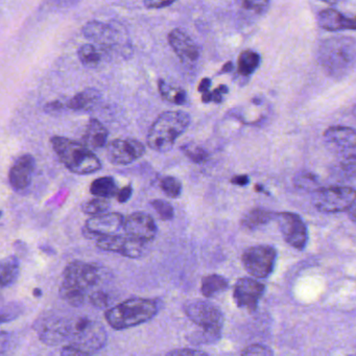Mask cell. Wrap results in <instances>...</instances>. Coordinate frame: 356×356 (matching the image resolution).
I'll list each match as a JSON object with an SVG mask.
<instances>
[{
	"label": "cell",
	"mask_w": 356,
	"mask_h": 356,
	"mask_svg": "<svg viewBox=\"0 0 356 356\" xmlns=\"http://www.w3.org/2000/svg\"><path fill=\"white\" fill-rule=\"evenodd\" d=\"M157 312L158 305L154 300L131 298L109 308L105 318L112 328L122 330L152 320Z\"/></svg>",
	"instance_id": "obj_6"
},
{
	"label": "cell",
	"mask_w": 356,
	"mask_h": 356,
	"mask_svg": "<svg viewBox=\"0 0 356 356\" xmlns=\"http://www.w3.org/2000/svg\"><path fill=\"white\" fill-rule=\"evenodd\" d=\"M233 70V63L232 62H227L224 66H222V70H220V74H228L231 70Z\"/></svg>",
	"instance_id": "obj_48"
},
{
	"label": "cell",
	"mask_w": 356,
	"mask_h": 356,
	"mask_svg": "<svg viewBox=\"0 0 356 356\" xmlns=\"http://www.w3.org/2000/svg\"><path fill=\"white\" fill-rule=\"evenodd\" d=\"M210 86H211V80H210V79L205 78L201 81V83H200L197 90L201 93L207 92V91H209Z\"/></svg>",
	"instance_id": "obj_46"
},
{
	"label": "cell",
	"mask_w": 356,
	"mask_h": 356,
	"mask_svg": "<svg viewBox=\"0 0 356 356\" xmlns=\"http://www.w3.org/2000/svg\"><path fill=\"white\" fill-rule=\"evenodd\" d=\"M312 203L324 213L349 211L355 205V191L349 186L321 187L314 191Z\"/></svg>",
	"instance_id": "obj_8"
},
{
	"label": "cell",
	"mask_w": 356,
	"mask_h": 356,
	"mask_svg": "<svg viewBox=\"0 0 356 356\" xmlns=\"http://www.w3.org/2000/svg\"><path fill=\"white\" fill-rule=\"evenodd\" d=\"M105 327L89 316H66V345L89 354L95 353L107 343Z\"/></svg>",
	"instance_id": "obj_3"
},
{
	"label": "cell",
	"mask_w": 356,
	"mask_h": 356,
	"mask_svg": "<svg viewBox=\"0 0 356 356\" xmlns=\"http://www.w3.org/2000/svg\"><path fill=\"white\" fill-rule=\"evenodd\" d=\"M275 216H276V213L270 210L255 208L243 216L241 225L248 230H255L264 225H268L270 220H274Z\"/></svg>",
	"instance_id": "obj_25"
},
{
	"label": "cell",
	"mask_w": 356,
	"mask_h": 356,
	"mask_svg": "<svg viewBox=\"0 0 356 356\" xmlns=\"http://www.w3.org/2000/svg\"><path fill=\"white\" fill-rule=\"evenodd\" d=\"M160 95L164 101L170 102L174 105H183L186 102L187 95L185 90L168 84L164 80L158 81Z\"/></svg>",
	"instance_id": "obj_29"
},
{
	"label": "cell",
	"mask_w": 356,
	"mask_h": 356,
	"mask_svg": "<svg viewBox=\"0 0 356 356\" xmlns=\"http://www.w3.org/2000/svg\"><path fill=\"white\" fill-rule=\"evenodd\" d=\"M19 312V306L18 305H9L7 307L3 308V309L0 310V324L10 322V321L17 318Z\"/></svg>",
	"instance_id": "obj_38"
},
{
	"label": "cell",
	"mask_w": 356,
	"mask_h": 356,
	"mask_svg": "<svg viewBox=\"0 0 356 356\" xmlns=\"http://www.w3.org/2000/svg\"><path fill=\"white\" fill-rule=\"evenodd\" d=\"M160 188L162 189L166 197L170 199H177L182 193V183L172 176L164 177L160 181Z\"/></svg>",
	"instance_id": "obj_32"
},
{
	"label": "cell",
	"mask_w": 356,
	"mask_h": 356,
	"mask_svg": "<svg viewBox=\"0 0 356 356\" xmlns=\"http://www.w3.org/2000/svg\"><path fill=\"white\" fill-rule=\"evenodd\" d=\"M318 185V180L314 174H310L308 172H302V174L297 175L296 178V186L301 189H314V186Z\"/></svg>",
	"instance_id": "obj_36"
},
{
	"label": "cell",
	"mask_w": 356,
	"mask_h": 356,
	"mask_svg": "<svg viewBox=\"0 0 356 356\" xmlns=\"http://www.w3.org/2000/svg\"><path fill=\"white\" fill-rule=\"evenodd\" d=\"M241 356H273V352L266 346L255 343L245 348Z\"/></svg>",
	"instance_id": "obj_37"
},
{
	"label": "cell",
	"mask_w": 356,
	"mask_h": 356,
	"mask_svg": "<svg viewBox=\"0 0 356 356\" xmlns=\"http://www.w3.org/2000/svg\"><path fill=\"white\" fill-rule=\"evenodd\" d=\"M122 228L127 236L143 243L153 241L157 234L155 220L151 216L143 212H135L129 216L124 220Z\"/></svg>",
	"instance_id": "obj_14"
},
{
	"label": "cell",
	"mask_w": 356,
	"mask_h": 356,
	"mask_svg": "<svg viewBox=\"0 0 356 356\" xmlns=\"http://www.w3.org/2000/svg\"><path fill=\"white\" fill-rule=\"evenodd\" d=\"M318 26L327 32L355 30V20L346 17L337 10L328 8L318 13Z\"/></svg>",
	"instance_id": "obj_21"
},
{
	"label": "cell",
	"mask_w": 356,
	"mask_h": 356,
	"mask_svg": "<svg viewBox=\"0 0 356 356\" xmlns=\"http://www.w3.org/2000/svg\"><path fill=\"white\" fill-rule=\"evenodd\" d=\"M324 140L332 153L345 160V166L354 170L355 168L356 135L355 130L350 127L334 126L327 129Z\"/></svg>",
	"instance_id": "obj_9"
},
{
	"label": "cell",
	"mask_w": 356,
	"mask_h": 356,
	"mask_svg": "<svg viewBox=\"0 0 356 356\" xmlns=\"http://www.w3.org/2000/svg\"><path fill=\"white\" fill-rule=\"evenodd\" d=\"M124 216L118 212H106L99 216H92L86 222L87 232L97 237L118 235V231L124 227Z\"/></svg>",
	"instance_id": "obj_17"
},
{
	"label": "cell",
	"mask_w": 356,
	"mask_h": 356,
	"mask_svg": "<svg viewBox=\"0 0 356 356\" xmlns=\"http://www.w3.org/2000/svg\"><path fill=\"white\" fill-rule=\"evenodd\" d=\"M39 339L45 345H66V316L45 314L35 324Z\"/></svg>",
	"instance_id": "obj_13"
},
{
	"label": "cell",
	"mask_w": 356,
	"mask_h": 356,
	"mask_svg": "<svg viewBox=\"0 0 356 356\" xmlns=\"http://www.w3.org/2000/svg\"><path fill=\"white\" fill-rule=\"evenodd\" d=\"M152 207L159 214L160 218L164 220H170L174 218L175 210L168 202L162 200H153L151 202Z\"/></svg>",
	"instance_id": "obj_35"
},
{
	"label": "cell",
	"mask_w": 356,
	"mask_h": 356,
	"mask_svg": "<svg viewBox=\"0 0 356 356\" xmlns=\"http://www.w3.org/2000/svg\"><path fill=\"white\" fill-rule=\"evenodd\" d=\"M36 161L30 154L18 158L9 172L10 184L15 191H24L30 186L35 172Z\"/></svg>",
	"instance_id": "obj_19"
},
{
	"label": "cell",
	"mask_w": 356,
	"mask_h": 356,
	"mask_svg": "<svg viewBox=\"0 0 356 356\" xmlns=\"http://www.w3.org/2000/svg\"><path fill=\"white\" fill-rule=\"evenodd\" d=\"M108 137L109 132L106 127L99 120L91 118L87 124L82 143L90 151L99 149L107 145Z\"/></svg>",
	"instance_id": "obj_22"
},
{
	"label": "cell",
	"mask_w": 356,
	"mask_h": 356,
	"mask_svg": "<svg viewBox=\"0 0 356 356\" xmlns=\"http://www.w3.org/2000/svg\"><path fill=\"white\" fill-rule=\"evenodd\" d=\"M145 154V145L136 139H114L107 145L108 160L114 165H129Z\"/></svg>",
	"instance_id": "obj_12"
},
{
	"label": "cell",
	"mask_w": 356,
	"mask_h": 356,
	"mask_svg": "<svg viewBox=\"0 0 356 356\" xmlns=\"http://www.w3.org/2000/svg\"><path fill=\"white\" fill-rule=\"evenodd\" d=\"M16 348L13 333L0 331V356H11Z\"/></svg>",
	"instance_id": "obj_34"
},
{
	"label": "cell",
	"mask_w": 356,
	"mask_h": 356,
	"mask_svg": "<svg viewBox=\"0 0 356 356\" xmlns=\"http://www.w3.org/2000/svg\"><path fill=\"white\" fill-rule=\"evenodd\" d=\"M83 34L88 40L93 41L106 49L113 47L118 40V32L109 24L104 22H88L83 29Z\"/></svg>",
	"instance_id": "obj_20"
},
{
	"label": "cell",
	"mask_w": 356,
	"mask_h": 356,
	"mask_svg": "<svg viewBox=\"0 0 356 356\" xmlns=\"http://www.w3.org/2000/svg\"><path fill=\"white\" fill-rule=\"evenodd\" d=\"M260 62H261V58H260L259 54L251 51V49L243 51L239 55L238 62H237L238 74L243 76H252L259 67Z\"/></svg>",
	"instance_id": "obj_27"
},
{
	"label": "cell",
	"mask_w": 356,
	"mask_h": 356,
	"mask_svg": "<svg viewBox=\"0 0 356 356\" xmlns=\"http://www.w3.org/2000/svg\"><path fill=\"white\" fill-rule=\"evenodd\" d=\"M355 40L351 37L328 39L321 44L318 60L330 76H347L355 64Z\"/></svg>",
	"instance_id": "obj_5"
},
{
	"label": "cell",
	"mask_w": 356,
	"mask_h": 356,
	"mask_svg": "<svg viewBox=\"0 0 356 356\" xmlns=\"http://www.w3.org/2000/svg\"><path fill=\"white\" fill-rule=\"evenodd\" d=\"M228 286L229 283L226 278L220 275L213 274L204 277L201 291L203 296L209 298L226 291Z\"/></svg>",
	"instance_id": "obj_28"
},
{
	"label": "cell",
	"mask_w": 356,
	"mask_h": 356,
	"mask_svg": "<svg viewBox=\"0 0 356 356\" xmlns=\"http://www.w3.org/2000/svg\"><path fill=\"white\" fill-rule=\"evenodd\" d=\"M168 39L172 51L183 63L193 64L199 60V47L184 31L179 30V29L172 30L168 34Z\"/></svg>",
	"instance_id": "obj_18"
},
{
	"label": "cell",
	"mask_w": 356,
	"mask_h": 356,
	"mask_svg": "<svg viewBox=\"0 0 356 356\" xmlns=\"http://www.w3.org/2000/svg\"><path fill=\"white\" fill-rule=\"evenodd\" d=\"M187 318L202 329L204 341H214L222 334L224 316L213 304L203 300H193L184 305Z\"/></svg>",
	"instance_id": "obj_7"
},
{
	"label": "cell",
	"mask_w": 356,
	"mask_h": 356,
	"mask_svg": "<svg viewBox=\"0 0 356 356\" xmlns=\"http://www.w3.org/2000/svg\"><path fill=\"white\" fill-rule=\"evenodd\" d=\"M61 356H92V354L87 353L70 345H64L61 350Z\"/></svg>",
	"instance_id": "obj_41"
},
{
	"label": "cell",
	"mask_w": 356,
	"mask_h": 356,
	"mask_svg": "<svg viewBox=\"0 0 356 356\" xmlns=\"http://www.w3.org/2000/svg\"><path fill=\"white\" fill-rule=\"evenodd\" d=\"M118 188L114 178L110 176L101 177L91 183L90 193L97 197L110 199L115 197Z\"/></svg>",
	"instance_id": "obj_26"
},
{
	"label": "cell",
	"mask_w": 356,
	"mask_h": 356,
	"mask_svg": "<svg viewBox=\"0 0 356 356\" xmlns=\"http://www.w3.org/2000/svg\"><path fill=\"white\" fill-rule=\"evenodd\" d=\"M264 285L252 278H241L234 286V301L241 308L255 312L258 302L264 295Z\"/></svg>",
	"instance_id": "obj_16"
},
{
	"label": "cell",
	"mask_w": 356,
	"mask_h": 356,
	"mask_svg": "<svg viewBox=\"0 0 356 356\" xmlns=\"http://www.w3.org/2000/svg\"><path fill=\"white\" fill-rule=\"evenodd\" d=\"M181 149H182L185 156L195 163H203L209 157L205 149L199 147V145H193V143L183 145V147H181Z\"/></svg>",
	"instance_id": "obj_33"
},
{
	"label": "cell",
	"mask_w": 356,
	"mask_h": 356,
	"mask_svg": "<svg viewBox=\"0 0 356 356\" xmlns=\"http://www.w3.org/2000/svg\"><path fill=\"white\" fill-rule=\"evenodd\" d=\"M97 245L103 251L118 253L129 258H139L145 253V243L120 235L99 237Z\"/></svg>",
	"instance_id": "obj_15"
},
{
	"label": "cell",
	"mask_w": 356,
	"mask_h": 356,
	"mask_svg": "<svg viewBox=\"0 0 356 356\" xmlns=\"http://www.w3.org/2000/svg\"><path fill=\"white\" fill-rule=\"evenodd\" d=\"M229 92V88L226 86V85H222V86L216 88L213 92H211V102L216 104H220L224 99L222 95H227Z\"/></svg>",
	"instance_id": "obj_43"
},
{
	"label": "cell",
	"mask_w": 356,
	"mask_h": 356,
	"mask_svg": "<svg viewBox=\"0 0 356 356\" xmlns=\"http://www.w3.org/2000/svg\"><path fill=\"white\" fill-rule=\"evenodd\" d=\"M275 220L289 245L298 250L305 248L308 241L307 227L301 216L293 212H281L276 213Z\"/></svg>",
	"instance_id": "obj_11"
},
{
	"label": "cell",
	"mask_w": 356,
	"mask_h": 356,
	"mask_svg": "<svg viewBox=\"0 0 356 356\" xmlns=\"http://www.w3.org/2000/svg\"><path fill=\"white\" fill-rule=\"evenodd\" d=\"M78 56L81 63L86 66V67H97V66L101 63V53H99V49H97L95 45L91 44V43L82 45V47L79 49Z\"/></svg>",
	"instance_id": "obj_30"
},
{
	"label": "cell",
	"mask_w": 356,
	"mask_h": 356,
	"mask_svg": "<svg viewBox=\"0 0 356 356\" xmlns=\"http://www.w3.org/2000/svg\"><path fill=\"white\" fill-rule=\"evenodd\" d=\"M133 188L131 185H128V186L122 187V189L118 191L116 193V197H118V202L120 203H126L132 197Z\"/></svg>",
	"instance_id": "obj_42"
},
{
	"label": "cell",
	"mask_w": 356,
	"mask_h": 356,
	"mask_svg": "<svg viewBox=\"0 0 356 356\" xmlns=\"http://www.w3.org/2000/svg\"><path fill=\"white\" fill-rule=\"evenodd\" d=\"M174 1H145V6L147 9H161V8L172 6Z\"/></svg>",
	"instance_id": "obj_44"
},
{
	"label": "cell",
	"mask_w": 356,
	"mask_h": 356,
	"mask_svg": "<svg viewBox=\"0 0 356 356\" xmlns=\"http://www.w3.org/2000/svg\"><path fill=\"white\" fill-rule=\"evenodd\" d=\"M63 108L61 103L59 102H54V103L49 104V105L45 107V110H51V111H55V110H60Z\"/></svg>",
	"instance_id": "obj_47"
},
{
	"label": "cell",
	"mask_w": 356,
	"mask_h": 356,
	"mask_svg": "<svg viewBox=\"0 0 356 356\" xmlns=\"http://www.w3.org/2000/svg\"><path fill=\"white\" fill-rule=\"evenodd\" d=\"M277 252L270 245H260L249 248L243 254V268L255 278H266L272 274Z\"/></svg>",
	"instance_id": "obj_10"
},
{
	"label": "cell",
	"mask_w": 356,
	"mask_h": 356,
	"mask_svg": "<svg viewBox=\"0 0 356 356\" xmlns=\"http://www.w3.org/2000/svg\"><path fill=\"white\" fill-rule=\"evenodd\" d=\"M191 124L186 112L168 111L160 114L147 133V145L154 151L165 153L174 147L177 139Z\"/></svg>",
	"instance_id": "obj_2"
},
{
	"label": "cell",
	"mask_w": 356,
	"mask_h": 356,
	"mask_svg": "<svg viewBox=\"0 0 356 356\" xmlns=\"http://www.w3.org/2000/svg\"><path fill=\"white\" fill-rule=\"evenodd\" d=\"M3 216V211H0V216Z\"/></svg>",
	"instance_id": "obj_50"
},
{
	"label": "cell",
	"mask_w": 356,
	"mask_h": 356,
	"mask_svg": "<svg viewBox=\"0 0 356 356\" xmlns=\"http://www.w3.org/2000/svg\"><path fill=\"white\" fill-rule=\"evenodd\" d=\"M165 356H209L205 352L201 351V350L197 349H188V348H184V349H175L172 351L168 352Z\"/></svg>",
	"instance_id": "obj_40"
},
{
	"label": "cell",
	"mask_w": 356,
	"mask_h": 356,
	"mask_svg": "<svg viewBox=\"0 0 356 356\" xmlns=\"http://www.w3.org/2000/svg\"><path fill=\"white\" fill-rule=\"evenodd\" d=\"M101 99V93L95 88H87L67 102V107L74 111H91Z\"/></svg>",
	"instance_id": "obj_23"
},
{
	"label": "cell",
	"mask_w": 356,
	"mask_h": 356,
	"mask_svg": "<svg viewBox=\"0 0 356 356\" xmlns=\"http://www.w3.org/2000/svg\"><path fill=\"white\" fill-rule=\"evenodd\" d=\"M270 3L268 1H243V7L250 11L255 12V13L261 14L268 9Z\"/></svg>",
	"instance_id": "obj_39"
},
{
	"label": "cell",
	"mask_w": 356,
	"mask_h": 356,
	"mask_svg": "<svg viewBox=\"0 0 356 356\" xmlns=\"http://www.w3.org/2000/svg\"><path fill=\"white\" fill-rule=\"evenodd\" d=\"M109 208V201L107 199H103V197H95V199L88 200V201L82 204L83 212L92 216L106 213Z\"/></svg>",
	"instance_id": "obj_31"
},
{
	"label": "cell",
	"mask_w": 356,
	"mask_h": 356,
	"mask_svg": "<svg viewBox=\"0 0 356 356\" xmlns=\"http://www.w3.org/2000/svg\"><path fill=\"white\" fill-rule=\"evenodd\" d=\"M20 264L15 256H8L0 260V287H8L17 281Z\"/></svg>",
	"instance_id": "obj_24"
},
{
	"label": "cell",
	"mask_w": 356,
	"mask_h": 356,
	"mask_svg": "<svg viewBox=\"0 0 356 356\" xmlns=\"http://www.w3.org/2000/svg\"><path fill=\"white\" fill-rule=\"evenodd\" d=\"M348 356H354V355H348Z\"/></svg>",
	"instance_id": "obj_51"
},
{
	"label": "cell",
	"mask_w": 356,
	"mask_h": 356,
	"mask_svg": "<svg viewBox=\"0 0 356 356\" xmlns=\"http://www.w3.org/2000/svg\"><path fill=\"white\" fill-rule=\"evenodd\" d=\"M35 293H36V295L40 296L41 293H41V291H39V289H36V291H35Z\"/></svg>",
	"instance_id": "obj_49"
},
{
	"label": "cell",
	"mask_w": 356,
	"mask_h": 356,
	"mask_svg": "<svg viewBox=\"0 0 356 356\" xmlns=\"http://www.w3.org/2000/svg\"><path fill=\"white\" fill-rule=\"evenodd\" d=\"M105 279L103 268L95 264L74 261L67 264L62 276L59 293L62 299L74 307L84 305L95 291L101 289Z\"/></svg>",
	"instance_id": "obj_1"
},
{
	"label": "cell",
	"mask_w": 356,
	"mask_h": 356,
	"mask_svg": "<svg viewBox=\"0 0 356 356\" xmlns=\"http://www.w3.org/2000/svg\"><path fill=\"white\" fill-rule=\"evenodd\" d=\"M230 182L232 184L237 185V186H245L249 184L250 178L247 175H236L231 179Z\"/></svg>",
	"instance_id": "obj_45"
},
{
	"label": "cell",
	"mask_w": 356,
	"mask_h": 356,
	"mask_svg": "<svg viewBox=\"0 0 356 356\" xmlns=\"http://www.w3.org/2000/svg\"><path fill=\"white\" fill-rule=\"evenodd\" d=\"M51 143L60 161L74 174H95L102 170L101 160L82 143L61 136L53 137Z\"/></svg>",
	"instance_id": "obj_4"
}]
</instances>
